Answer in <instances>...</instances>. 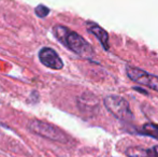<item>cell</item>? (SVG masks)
I'll list each match as a JSON object with an SVG mask.
<instances>
[{"mask_svg":"<svg viewBox=\"0 0 158 157\" xmlns=\"http://www.w3.org/2000/svg\"><path fill=\"white\" fill-rule=\"evenodd\" d=\"M55 38L61 44L68 48L71 52L75 53L83 58H92L95 54L93 46L77 32L71 31L69 28L63 25H56L53 28Z\"/></svg>","mask_w":158,"mask_h":157,"instance_id":"6da1fadb","label":"cell"},{"mask_svg":"<svg viewBox=\"0 0 158 157\" xmlns=\"http://www.w3.org/2000/svg\"><path fill=\"white\" fill-rule=\"evenodd\" d=\"M27 128L32 134H38V136L45 138L48 140L55 141L59 143H68L70 140V137L61 130L59 127L53 125L51 123L40 119H32L28 123Z\"/></svg>","mask_w":158,"mask_h":157,"instance_id":"7a4b0ae2","label":"cell"},{"mask_svg":"<svg viewBox=\"0 0 158 157\" xmlns=\"http://www.w3.org/2000/svg\"><path fill=\"white\" fill-rule=\"evenodd\" d=\"M103 103L106 109L119 121L129 123L133 119V114L130 110L129 102L123 97L118 95H108L104 97Z\"/></svg>","mask_w":158,"mask_h":157,"instance_id":"3957f363","label":"cell"},{"mask_svg":"<svg viewBox=\"0 0 158 157\" xmlns=\"http://www.w3.org/2000/svg\"><path fill=\"white\" fill-rule=\"evenodd\" d=\"M126 74L131 81L140 84V85L146 86L151 89L158 93V76L150 74L148 72L144 71L139 68L132 67V66H126Z\"/></svg>","mask_w":158,"mask_h":157,"instance_id":"277c9868","label":"cell"},{"mask_svg":"<svg viewBox=\"0 0 158 157\" xmlns=\"http://www.w3.org/2000/svg\"><path fill=\"white\" fill-rule=\"evenodd\" d=\"M39 60L45 67L52 70H60L64 68V61L59 55L51 48H43L39 52Z\"/></svg>","mask_w":158,"mask_h":157,"instance_id":"5b68a950","label":"cell"},{"mask_svg":"<svg viewBox=\"0 0 158 157\" xmlns=\"http://www.w3.org/2000/svg\"><path fill=\"white\" fill-rule=\"evenodd\" d=\"M86 27H87L88 31L97 38V40L102 45V48L106 51H109V48H110V37H109L108 31L103 29L101 26L98 25L97 23H94V22H87Z\"/></svg>","mask_w":158,"mask_h":157,"instance_id":"8992f818","label":"cell"},{"mask_svg":"<svg viewBox=\"0 0 158 157\" xmlns=\"http://www.w3.org/2000/svg\"><path fill=\"white\" fill-rule=\"evenodd\" d=\"M125 154L128 157H158V145L153 147H130L126 150Z\"/></svg>","mask_w":158,"mask_h":157,"instance_id":"52a82bcc","label":"cell"},{"mask_svg":"<svg viewBox=\"0 0 158 157\" xmlns=\"http://www.w3.org/2000/svg\"><path fill=\"white\" fill-rule=\"evenodd\" d=\"M77 105L81 111L88 113V112H93L94 110L98 109V100L94 95L85 93L77 99Z\"/></svg>","mask_w":158,"mask_h":157,"instance_id":"ba28073f","label":"cell"},{"mask_svg":"<svg viewBox=\"0 0 158 157\" xmlns=\"http://www.w3.org/2000/svg\"><path fill=\"white\" fill-rule=\"evenodd\" d=\"M142 134L152 137V138L158 139V125L153 123H146L142 127Z\"/></svg>","mask_w":158,"mask_h":157,"instance_id":"9c48e42d","label":"cell"},{"mask_svg":"<svg viewBox=\"0 0 158 157\" xmlns=\"http://www.w3.org/2000/svg\"><path fill=\"white\" fill-rule=\"evenodd\" d=\"M35 14H37V16L41 17V19H44V17L48 16V13H50V9H48V6H43V4H39V6L35 9Z\"/></svg>","mask_w":158,"mask_h":157,"instance_id":"30bf717a","label":"cell"}]
</instances>
